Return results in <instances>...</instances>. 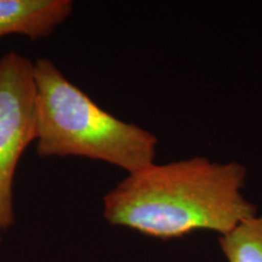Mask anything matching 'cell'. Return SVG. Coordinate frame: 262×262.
<instances>
[{
    "label": "cell",
    "mask_w": 262,
    "mask_h": 262,
    "mask_svg": "<svg viewBox=\"0 0 262 262\" xmlns=\"http://www.w3.org/2000/svg\"><path fill=\"white\" fill-rule=\"evenodd\" d=\"M242 164L206 158L150 164L127 176L103 198L108 224L169 241L196 231L224 235L257 214L242 193Z\"/></svg>",
    "instance_id": "obj_1"
},
{
    "label": "cell",
    "mask_w": 262,
    "mask_h": 262,
    "mask_svg": "<svg viewBox=\"0 0 262 262\" xmlns=\"http://www.w3.org/2000/svg\"><path fill=\"white\" fill-rule=\"evenodd\" d=\"M38 156L81 157L133 173L155 163L158 139L118 119L64 77L49 58L34 62Z\"/></svg>",
    "instance_id": "obj_2"
},
{
    "label": "cell",
    "mask_w": 262,
    "mask_h": 262,
    "mask_svg": "<svg viewBox=\"0 0 262 262\" xmlns=\"http://www.w3.org/2000/svg\"><path fill=\"white\" fill-rule=\"evenodd\" d=\"M35 140L34 62L18 52H8L0 58V244L15 222L16 170Z\"/></svg>",
    "instance_id": "obj_3"
},
{
    "label": "cell",
    "mask_w": 262,
    "mask_h": 262,
    "mask_svg": "<svg viewBox=\"0 0 262 262\" xmlns=\"http://www.w3.org/2000/svg\"><path fill=\"white\" fill-rule=\"evenodd\" d=\"M73 11L71 0H0V39L24 35L50 37Z\"/></svg>",
    "instance_id": "obj_4"
},
{
    "label": "cell",
    "mask_w": 262,
    "mask_h": 262,
    "mask_svg": "<svg viewBox=\"0 0 262 262\" xmlns=\"http://www.w3.org/2000/svg\"><path fill=\"white\" fill-rule=\"evenodd\" d=\"M219 244L227 262H262V215L256 214L220 235Z\"/></svg>",
    "instance_id": "obj_5"
}]
</instances>
